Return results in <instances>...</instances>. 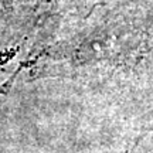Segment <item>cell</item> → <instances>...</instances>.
<instances>
[{"label": "cell", "instance_id": "cell-1", "mask_svg": "<svg viewBox=\"0 0 153 153\" xmlns=\"http://www.w3.org/2000/svg\"><path fill=\"white\" fill-rule=\"evenodd\" d=\"M23 9H26V0H0V22L13 17Z\"/></svg>", "mask_w": 153, "mask_h": 153}]
</instances>
